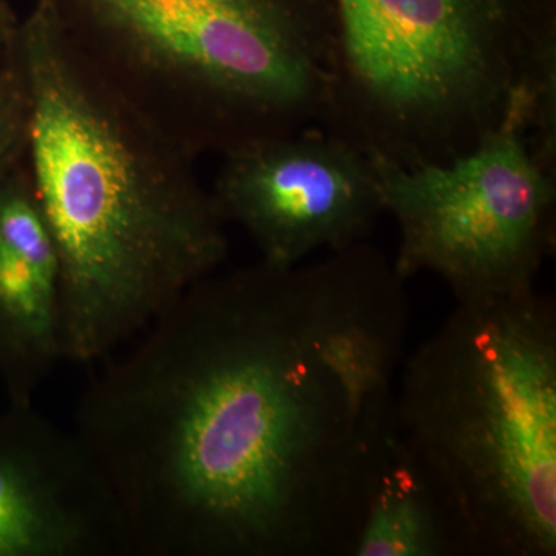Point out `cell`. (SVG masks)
Masks as SVG:
<instances>
[{
	"mask_svg": "<svg viewBox=\"0 0 556 556\" xmlns=\"http://www.w3.org/2000/svg\"><path fill=\"white\" fill-rule=\"evenodd\" d=\"M64 361L61 262L25 163L0 179V386L33 402Z\"/></svg>",
	"mask_w": 556,
	"mask_h": 556,
	"instance_id": "cell-9",
	"label": "cell"
},
{
	"mask_svg": "<svg viewBox=\"0 0 556 556\" xmlns=\"http://www.w3.org/2000/svg\"><path fill=\"white\" fill-rule=\"evenodd\" d=\"M394 420L459 556L556 555V308L547 295L457 303L402 364Z\"/></svg>",
	"mask_w": 556,
	"mask_h": 556,
	"instance_id": "cell-3",
	"label": "cell"
},
{
	"mask_svg": "<svg viewBox=\"0 0 556 556\" xmlns=\"http://www.w3.org/2000/svg\"><path fill=\"white\" fill-rule=\"evenodd\" d=\"M396 219L399 276L442 278L457 303L536 289L555 251L556 175L541 166L519 121L452 161L402 167L372 160Z\"/></svg>",
	"mask_w": 556,
	"mask_h": 556,
	"instance_id": "cell-6",
	"label": "cell"
},
{
	"mask_svg": "<svg viewBox=\"0 0 556 556\" xmlns=\"http://www.w3.org/2000/svg\"><path fill=\"white\" fill-rule=\"evenodd\" d=\"M28 104L27 76L16 28L0 35V179L25 163Z\"/></svg>",
	"mask_w": 556,
	"mask_h": 556,
	"instance_id": "cell-11",
	"label": "cell"
},
{
	"mask_svg": "<svg viewBox=\"0 0 556 556\" xmlns=\"http://www.w3.org/2000/svg\"><path fill=\"white\" fill-rule=\"evenodd\" d=\"M0 556H129L97 460L35 402L0 408Z\"/></svg>",
	"mask_w": 556,
	"mask_h": 556,
	"instance_id": "cell-8",
	"label": "cell"
},
{
	"mask_svg": "<svg viewBox=\"0 0 556 556\" xmlns=\"http://www.w3.org/2000/svg\"><path fill=\"white\" fill-rule=\"evenodd\" d=\"M20 21L9 0H0V35H9L16 30Z\"/></svg>",
	"mask_w": 556,
	"mask_h": 556,
	"instance_id": "cell-12",
	"label": "cell"
},
{
	"mask_svg": "<svg viewBox=\"0 0 556 556\" xmlns=\"http://www.w3.org/2000/svg\"><path fill=\"white\" fill-rule=\"evenodd\" d=\"M320 127L371 160L442 164L477 148L517 109L556 0H334Z\"/></svg>",
	"mask_w": 556,
	"mask_h": 556,
	"instance_id": "cell-5",
	"label": "cell"
},
{
	"mask_svg": "<svg viewBox=\"0 0 556 556\" xmlns=\"http://www.w3.org/2000/svg\"><path fill=\"white\" fill-rule=\"evenodd\" d=\"M94 72L199 160L320 127L334 0H35Z\"/></svg>",
	"mask_w": 556,
	"mask_h": 556,
	"instance_id": "cell-4",
	"label": "cell"
},
{
	"mask_svg": "<svg viewBox=\"0 0 556 556\" xmlns=\"http://www.w3.org/2000/svg\"><path fill=\"white\" fill-rule=\"evenodd\" d=\"M407 328L405 280L368 241L189 288L75 412L129 555L350 556Z\"/></svg>",
	"mask_w": 556,
	"mask_h": 556,
	"instance_id": "cell-1",
	"label": "cell"
},
{
	"mask_svg": "<svg viewBox=\"0 0 556 556\" xmlns=\"http://www.w3.org/2000/svg\"><path fill=\"white\" fill-rule=\"evenodd\" d=\"M222 159L211 189L219 214L248 233L268 265L294 266L364 243L386 214L372 160L321 127Z\"/></svg>",
	"mask_w": 556,
	"mask_h": 556,
	"instance_id": "cell-7",
	"label": "cell"
},
{
	"mask_svg": "<svg viewBox=\"0 0 556 556\" xmlns=\"http://www.w3.org/2000/svg\"><path fill=\"white\" fill-rule=\"evenodd\" d=\"M25 166L61 262L64 361L97 365L228 257L188 152L131 109L35 2L17 27Z\"/></svg>",
	"mask_w": 556,
	"mask_h": 556,
	"instance_id": "cell-2",
	"label": "cell"
},
{
	"mask_svg": "<svg viewBox=\"0 0 556 556\" xmlns=\"http://www.w3.org/2000/svg\"><path fill=\"white\" fill-rule=\"evenodd\" d=\"M350 556H459L447 515L396 424L376 467Z\"/></svg>",
	"mask_w": 556,
	"mask_h": 556,
	"instance_id": "cell-10",
	"label": "cell"
}]
</instances>
